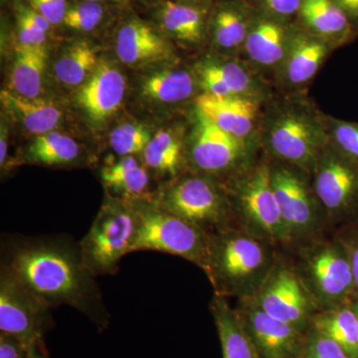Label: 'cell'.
<instances>
[{
  "mask_svg": "<svg viewBox=\"0 0 358 358\" xmlns=\"http://www.w3.org/2000/svg\"><path fill=\"white\" fill-rule=\"evenodd\" d=\"M131 202L136 213L131 252H162L203 267L209 233L162 208L155 199Z\"/></svg>",
  "mask_w": 358,
  "mask_h": 358,
  "instance_id": "cell-5",
  "label": "cell"
},
{
  "mask_svg": "<svg viewBox=\"0 0 358 358\" xmlns=\"http://www.w3.org/2000/svg\"><path fill=\"white\" fill-rule=\"evenodd\" d=\"M200 85L205 93L218 96L251 98L255 87L249 71L235 62H207L199 69Z\"/></svg>",
  "mask_w": 358,
  "mask_h": 358,
  "instance_id": "cell-23",
  "label": "cell"
},
{
  "mask_svg": "<svg viewBox=\"0 0 358 358\" xmlns=\"http://www.w3.org/2000/svg\"><path fill=\"white\" fill-rule=\"evenodd\" d=\"M150 131L136 124H124L110 133V145L120 157H129L143 152L152 140Z\"/></svg>",
  "mask_w": 358,
  "mask_h": 358,
  "instance_id": "cell-33",
  "label": "cell"
},
{
  "mask_svg": "<svg viewBox=\"0 0 358 358\" xmlns=\"http://www.w3.org/2000/svg\"><path fill=\"white\" fill-rule=\"evenodd\" d=\"M266 143L277 160L299 167L310 176L329 138L324 124L319 120L299 108H288L273 115Z\"/></svg>",
  "mask_w": 358,
  "mask_h": 358,
  "instance_id": "cell-10",
  "label": "cell"
},
{
  "mask_svg": "<svg viewBox=\"0 0 358 358\" xmlns=\"http://www.w3.org/2000/svg\"><path fill=\"white\" fill-rule=\"evenodd\" d=\"M236 308L259 358H301L307 334L275 319L249 299Z\"/></svg>",
  "mask_w": 358,
  "mask_h": 358,
  "instance_id": "cell-14",
  "label": "cell"
},
{
  "mask_svg": "<svg viewBox=\"0 0 358 358\" xmlns=\"http://www.w3.org/2000/svg\"><path fill=\"white\" fill-rule=\"evenodd\" d=\"M117 57L129 66L150 64L169 58L171 48L154 26L138 18H129L117 30Z\"/></svg>",
  "mask_w": 358,
  "mask_h": 358,
  "instance_id": "cell-16",
  "label": "cell"
},
{
  "mask_svg": "<svg viewBox=\"0 0 358 358\" xmlns=\"http://www.w3.org/2000/svg\"><path fill=\"white\" fill-rule=\"evenodd\" d=\"M293 261L320 310L355 301V279L348 249L336 234L296 249Z\"/></svg>",
  "mask_w": 358,
  "mask_h": 358,
  "instance_id": "cell-3",
  "label": "cell"
},
{
  "mask_svg": "<svg viewBox=\"0 0 358 358\" xmlns=\"http://www.w3.org/2000/svg\"><path fill=\"white\" fill-rule=\"evenodd\" d=\"M98 64L96 49L89 42L78 41L58 59L55 75L61 83L78 86L91 76Z\"/></svg>",
  "mask_w": 358,
  "mask_h": 358,
  "instance_id": "cell-31",
  "label": "cell"
},
{
  "mask_svg": "<svg viewBox=\"0 0 358 358\" xmlns=\"http://www.w3.org/2000/svg\"><path fill=\"white\" fill-rule=\"evenodd\" d=\"M193 78L185 70H164L150 75L143 82V95L162 103H178L192 95Z\"/></svg>",
  "mask_w": 358,
  "mask_h": 358,
  "instance_id": "cell-30",
  "label": "cell"
},
{
  "mask_svg": "<svg viewBox=\"0 0 358 358\" xmlns=\"http://www.w3.org/2000/svg\"><path fill=\"white\" fill-rule=\"evenodd\" d=\"M28 6L44 16L52 26L63 24L68 10L66 0H27Z\"/></svg>",
  "mask_w": 358,
  "mask_h": 358,
  "instance_id": "cell-39",
  "label": "cell"
},
{
  "mask_svg": "<svg viewBox=\"0 0 358 358\" xmlns=\"http://www.w3.org/2000/svg\"><path fill=\"white\" fill-rule=\"evenodd\" d=\"M210 310L217 329L223 358H259L239 313L236 308L231 307L227 298L214 294Z\"/></svg>",
  "mask_w": 358,
  "mask_h": 358,
  "instance_id": "cell-20",
  "label": "cell"
},
{
  "mask_svg": "<svg viewBox=\"0 0 358 358\" xmlns=\"http://www.w3.org/2000/svg\"><path fill=\"white\" fill-rule=\"evenodd\" d=\"M103 4L82 0L71 4L68 7L63 24L75 31H94L105 20L106 10Z\"/></svg>",
  "mask_w": 358,
  "mask_h": 358,
  "instance_id": "cell-35",
  "label": "cell"
},
{
  "mask_svg": "<svg viewBox=\"0 0 358 358\" xmlns=\"http://www.w3.org/2000/svg\"><path fill=\"white\" fill-rule=\"evenodd\" d=\"M0 100L4 109L30 133H50L62 117V112L52 102L39 98H27L11 90H3Z\"/></svg>",
  "mask_w": 358,
  "mask_h": 358,
  "instance_id": "cell-22",
  "label": "cell"
},
{
  "mask_svg": "<svg viewBox=\"0 0 358 358\" xmlns=\"http://www.w3.org/2000/svg\"><path fill=\"white\" fill-rule=\"evenodd\" d=\"M196 110L219 129L245 141L253 131L258 107L252 98L218 96L204 93L196 98Z\"/></svg>",
  "mask_w": 358,
  "mask_h": 358,
  "instance_id": "cell-17",
  "label": "cell"
},
{
  "mask_svg": "<svg viewBox=\"0 0 358 358\" xmlns=\"http://www.w3.org/2000/svg\"><path fill=\"white\" fill-rule=\"evenodd\" d=\"M310 178L329 229L336 230L358 221L357 162L348 159L329 143L320 155Z\"/></svg>",
  "mask_w": 358,
  "mask_h": 358,
  "instance_id": "cell-9",
  "label": "cell"
},
{
  "mask_svg": "<svg viewBox=\"0 0 358 358\" xmlns=\"http://www.w3.org/2000/svg\"><path fill=\"white\" fill-rule=\"evenodd\" d=\"M348 14L353 24L358 23V0H334Z\"/></svg>",
  "mask_w": 358,
  "mask_h": 358,
  "instance_id": "cell-42",
  "label": "cell"
},
{
  "mask_svg": "<svg viewBox=\"0 0 358 358\" xmlns=\"http://www.w3.org/2000/svg\"><path fill=\"white\" fill-rule=\"evenodd\" d=\"M189 159L197 173L209 178L221 174L233 178L251 166L245 141L225 133L199 112Z\"/></svg>",
  "mask_w": 358,
  "mask_h": 358,
  "instance_id": "cell-13",
  "label": "cell"
},
{
  "mask_svg": "<svg viewBox=\"0 0 358 358\" xmlns=\"http://www.w3.org/2000/svg\"><path fill=\"white\" fill-rule=\"evenodd\" d=\"M143 162L148 169L160 176H178L183 160L182 145L171 131H160L143 152Z\"/></svg>",
  "mask_w": 358,
  "mask_h": 358,
  "instance_id": "cell-29",
  "label": "cell"
},
{
  "mask_svg": "<svg viewBox=\"0 0 358 358\" xmlns=\"http://www.w3.org/2000/svg\"><path fill=\"white\" fill-rule=\"evenodd\" d=\"M291 40L286 28L280 23L260 20L250 28L244 47L254 63L264 67H273L282 64Z\"/></svg>",
  "mask_w": 358,
  "mask_h": 358,
  "instance_id": "cell-21",
  "label": "cell"
},
{
  "mask_svg": "<svg viewBox=\"0 0 358 358\" xmlns=\"http://www.w3.org/2000/svg\"><path fill=\"white\" fill-rule=\"evenodd\" d=\"M301 358H352L327 334L310 327Z\"/></svg>",
  "mask_w": 358,
  "mask_h": 358,
  "instance_id": "cell-36",
  "label": "cell"
},
{
  "mask_svg": "<svg viewBox=\"0 0 358 358\" xmlns=\"http://www.w3.org/2000/svg\"><path fill=\"white\" fill-rule=\"evenodd\" d=\"M251 26L241 9L224 6L215 13L212 21L214 41L220 48L227 50L239 48L245 45Z\"/></svg>",
  "mask_w": 358,
  "mask_h": 358,
  "instance_id": "cell-32",
  "label": "cell"
},
{
  "mask_svg": "<svg viewBox=\"0 0 358 358\" xmlns=\"http://www.w3.org/2000/svg\"><path fill=\"white\" fill-rule=\"evenodd\" d=\"M355 308H357V322H358V303H355Z\"/></svg>",
  "mask_w": 358,
  "mask_h": 358,
  "instance_id": "cell-45",
  "label": "cell"
},
{
  "mask_svg": "<svg viewBox=\"0 0 358 358\" xmlns=\"http://www.w3.org/2000/svg\"><path fill=\"white\" fill-rule=\"evenodd\" d=\"M49 307L25 286L8 266L0 272V333L46 353L44 336L49 327Z\"/></svg>",
  "mask_w": 358,
  "mask_h": 358,
  "instance_id": "cell-12",
  "label": "cell"
},
{
  "mask_svg": "<svg viewBox=\"0 0 358 358\" xmlns=\"http://www.w3.org/2000/svg\"><path fill=\"white\" fill-rule=\"evenodd\" d=\"M331 47V44L315 35L301 33L292 37L282 64L286 81L292 86H301L310 82L329 55Z\"/></svg>",
  "mask_w": 358,
  "mask_h": 358,
  "instance_id": "cell-19",
  "label": "cell"
},
{
  "mask_svg": "<svg viewBox=\"0 0 358 358\" xmlns=\"http://www.w3.org/2000/svg\"><path fill=\"white\" fill-rule=\"evenodd\" d=\"M82 1L95 2V3L124 4L127 0H82Z\"/></svg>",
  "mask_w": 358,
  "mask_h": 358,
  "instance_id": "cell-44",
  "label": "cell"
},
{
  "mask_svg": "<svg viewBox=\"0 0 358 358\" xmlns=\"http://www.w3.org/2000/svg\"><path fill=\"white\" fill-rule=\"evenodd\" d=\"M227 188L235 223L275 246L289 247L268 164H251L233 176Z\"/></svg>",
  "mask_w": 358,
  "mask_h": 358,
  "instance_id": "cell-4",
  "label": "cell"
},
{
  "mask_svg": "<svg viewBox=\"0 0 358 358\" xmlns=\"http://www.w3.org/2000/svg\"><path fill=\"white\" fill-rule=\"evenodd\" d=\"M313 329L338 343L352 358H358V322L355 301L320 310L313 317Z\"/></svg>",
  "mask_w": 358,
  "mask_h": 358,
  "instance_id": "cell-26",
  "label": "cell"
},
{
  "mask_svg": "<svg viewBox=\"0 0 358 358\" xmlns=\"http://www.w3.org/2000/svg\"><path fill=\"white\" fill-rule=\"evenodd\" d=\"M47 307L72 306L93 315L94 275L82 264L79 252L55 245L18 248L6 264Z\"/></svg>",
  "mask_w": 358,
  "mask_h": 358,
  "instance_id": "cell-2",
  "label": "cell"
},
{
  "mask_svg": "<svg viewBox=\"0 0 358 358\" xmlns=\"http://www.w3.org/2000/svg\"><path fill=\"white\" fill-rule=\"evenodd\" d=\"M0 358H49L47 353L33 350L18 339L0 333Z\"/></svg>",
  "mask_w": 358,
  "mask_h": 358,
  "instance_id": "cell-40",
  "label": "cell"
},
{
  "mask_svg": "<svg viewBox=\"0 0 358 358\" xmlns=\"http://www.w3.org/2000/svg\"><path fill=\"white\" fill-rule=\"evenodd\" d=\"M301 17L315 36L331 45L352 38L355 24L334 0H301Z\"/></svg>",
  "mask_w": 358,
  "mask_h": 358,
  "instance_id": "cell-18",
  "label": "cell"
},
{
  "mask_svg": "<svg viewBox=\"0 0 358 358\" xmlns=\"http://www.w3.org/2000/svg\"><path fill=\"white\" fill-rule=\"evenodd\" d=\"M249 300L271 317L308 333L313 317L320 312L293 261L280 256L274 267Z\"/></svg>",
  "mask_w": 358,
  "mask_h": 358,
  "instance_id": "cell-11",
  "label": "cell"
},
{
  "mask_svg": "<svg viewBox=\"0 0 358 358\" xmlns=\"http://www.w3.org/2000/svg\"><path fill=\"white\" fill-rule=\"evenodd\" d=\"M136 231L133 202L117 197L108 200L80 242V258L90 274H114L122 257L131 253Z\"/></svg>",
  "mask_w": 358,
  "mask_h": 358,
  "instance_id": "cell-7",
  "label": "cell"
},
{
  "mask_svg": "<svg viewBox=\"0 0 358 358\" xmlns=\"http://www.w3.org/2000/svg\"><path fill=\"white\" fill-rule=\"evenodd\" d=\"M157 20L162 31L179 41L197 43L203 37L205 15L199 7L166 0L157 11Z\"/></svg>",
  "mask_w": 358,
  "mask_h": 358,
  "instance_id": "cell-25",
  "label": "cell"
},
{
  "mask_svg": "<svg viewBox=\"0 0 358 358\" xmlns=\"http://www.w3.org/2000/svg\"><path fill=\"white\" fill-rule=\"evenodd\" d=\"M46 62L45 45L24 46L17 44L9 90L27 98H38Z\"/></svg>",
  "mask_w": 358,
  "mask_h": 358,
  "instance_id": "cell-27",
  "label": "cell"
},
{
  "mask_svg": "<svg viewBox=\"0 0 358 358\" xmlns=\"http://www.w3.org/2000/svg\"><path fill=\"white\" fill-rule=\"evenodd\" d=\"M7 155H8V141H7V131L3 126L1 127V136H0V166L1 169L6 166Z\"/></svg>",
  "mask_w": 358,
  "mask_h": 358,
  "instance_id": "cell-43",
  "label": "cell"
},
{
  "mask_svg": "<svg viewBox=\"0 0 358 358\" xmlns=\"http://www.w3.org/2000/svg\"><path fill=\"white\" fill-rule=\"evenodd\" d=\"M100 178L106 188L119 196L117 199L127 201L145 199L150 182L148 167L141 166L134 155L103 166Z\"/></svg>",
  "mask_w": 358,
  "mask_h": 358,
  "instance_id": "cell-24",
  "label": "cell"
},
{
  "mask_svg": "<svg viewBox=\"0 0 358 358\" xmlns=\"http://www.w3.org/2000/svg\"><path fill=\"white\" fill-rule=\"evenodd\" d=\"M16 32L18 44L24 46H43L47 40V32L33 21L23 3L16 9Z\"/></svg>",
  "mask_w": 358,
  "mask_h": 358,
  "instance_id": "cell-37",
  "label": "cell"
},
{
  "mask_svg": "<svg viewBox=\"0 0 358 358\" xmlns=\"http://www.w3.org/2000/svg\"><path fill=\"white\" fill-rule=\"evenodd\" d=\"M78 94V102L90 119L102 122L121 107L126 94V80L108 62L99 63Z\"/></svg>",
  "mask_w": 358,
  "mask_h": 358,
  "instance_id": "cell-15",
  "label": "cell"
},
{
  "mask_svg": "<svg viewBox=\"0 0 358 358\" xmlns=\"http://www.w3.org/2000/svg\"><path fill=\"white\" fill-rule=\"evenodd\" d=\"M334 233L343 241L350 254L355 279V301L358 303V221L341 226Z\"/></svg>",
  "mask_w": 358,
  "mask_h": 358,
  "instance_id": "cell-38",
  "label": "cell"
},
{
  "mask_svg": "<svg viewBox=\"0 0 358 358\" xmlns=\"http://www.w3.org/2000/svg\"><path fill=\"white\" fill-rule=\"evenodd\" d=\"M81 148L70 136L52 131L36 136L28 148L26 159L47 166H69L77 162Z\"/></svg>",
  "mask_w": 358,
  "mask_h": 358,
  "instance_id": "cell-28",
  "label": "cell"
},
{
  "mask_svg": "<svg viewBox=\"0 0 358 358\" xmlns=\"http://www.w3.org/2000/svg\"><path fill=\"white\" fill-rule=\"evenodd\" d=\"M270 169L289 248L296 250L324 236V231L329 228L312 180L308 179L310 174L280 160L270 164Z\"/></svg>",
  "mask_w": 358,
  "mask_h": 358,
  "instance_id": "cell-6",
  "label": "cell"
},
{
  "mask_svg": "<svg viewBox=\"0 0 358 358\" xmlns=\"http://www.w3.org/2000/svg\"><path fill=\"white\" fill-rule=\"evenodd\" d=\"M271 13L279 16H292L300 11L301 0H262Z\"/></svg>",
  "mask_w": 358,
  "mask_h": 358,
  "instance_id": "cell-41",
  "label": "cell"
},
{
  "mask_svg": "<svg viewBox=\"0 0 358 358\" xmlns=\"http://www.w3.org/2000/svg\"><path fill=\"white\" fill-rule=\"evenodd\" d=\"M155 200L162 208L209 234L236 224L227 188L202 174L178 179Z\"/></svg>",
  "mask_w": 358,
  "mask_h": 358,
  "instance_id": "cell-8",
  "label": "cell"
},
{
  "mask_svg": "<svg viewBox=\"0 0 358 358\" xmlns=\"http://www.w3.org/2000/svg\"><path fill=\"white\" fill-rule=\"evenodd\" d=\"M324 128L329 145L358 164V122L329 117Z\"/></svg>",
  "mask_w": 358,
  "mask_h": 358,
  "instance_id": "cell-34",
  "label": "cell"
},
{
  "mask_svg": "<svg viewBox=\"0 0 358 358\" xmlns=\"http://www.w3.org/2000/svg\"><path fill=\"white\" fill-rule=\"evenodd\" d=\"M277 247L235 224L210 234L202 270L215 294L238 301L250 299L279 259Z\"/></svg>",
  "mask_w": 358,
  "mask_h": 358,
  "instance_id": "cell-1",
  "label": "cell"
}]
</instances>
